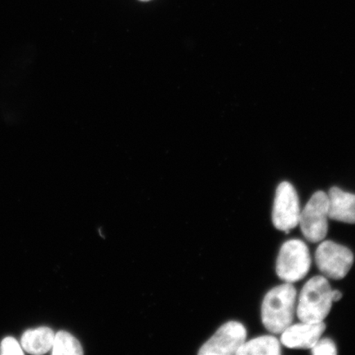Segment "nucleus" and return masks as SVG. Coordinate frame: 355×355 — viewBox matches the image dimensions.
Here are the masks:
<instances>
[{"mask_svg": "<svg viewBox=\"0 0 355 355\" xmlns=\"http://www.w3.org/2000/svg\"><path fill=\"white\" fill-rule=\"evenodd\" d=\"M297 291L291 283L270 290L261 304V321L266 329L282 334L291 325L295 313Z\"/></svg>", "mask_w": 355, "mask_h": 355, "instance_id": "f257e3e1", "label": "nucleus"}, {"mask_svg": "<svg viewBox=\"0 0 355 355\" xmlns=\"http://www.w3.org/2000/svg\"><path fill=\"white\" fill-rule=\"evenodd\" d=\"M332 288L326 277L316 276L305 284L300 292L297 316L302 322H323L332 306Z\"/></svg>", "mask_w": 355, "mask_h": 355, "instance_id": "f03ea898", "label": "nucleus"}, {"mask_svg": "<svg viewBox=\"0 0 355 355\" xmlns=\"http://www.w3.org/2000/svg\"><path fill=\"white\" fill-rule=\"evenodd\" d=\"M311 257L309 248L300 239H291L283 244L277 261V273L287 283L304 279L309 272Z\"/></svg>", "mask_w": 355, "mask_h": 355, "instance_id": "7ed1b4c3", "label": "nucleus"}, {"mask_svg": "<svg viewBox=\"0 0 355 355\" xmlns=\"http://www.w3.org/2000/svg\"><path fill=\"white\" fill-rule=\"evenodd\" d=\"M328 195L322 191H318L311 197L301 211L299 225L308 241L317 243L326 238L328 232Z\"/></svg>", "mask_w": 355, "mask_h": 355, "instance_id": "20e7f679", "label": "nucleus"}, {"mask_svg": "<svg viewBox=\"0 0 355 355\" xmlns=\"http://www.w3.org/2000/svg\"><path fill=\"white\" fill-rule=\"evenodd\" d=\"M315 261L324 276L332 279H341L352 269L354 254L348 248L327 241L318 247Z\"/></svg>", "mask_w": 355, "mask_h": 355, "instance_id": "39448f33", "label": "nucleus"}, {"mask_svg": "<svg viewBox=\"0 0 355 355\" xmlns=\"http://www.w3.org/2000/svg\"><path fill=\"white\" fill-rule=\"evenodd\" d=\"M300 206L298 193L288 182L279 184L275 196L272 222L275 227L288 234L299 225Z\"/></svg>", "mask_w": 355, "mask_h": 355, "instance_id": "423d86ee", "label": "nucleus"}, {"mask_svg": "<svg viewBox=\"0 0 355 355\" xmlns=\"http://www.w3.org/2000/svg\"><path fill=\"white\" fill-rule=\"evenodd\" d=\"M246 328L239 322H228L222 325L200 349V355L236 354L245 343Z\"/></svg>", "mask_w": 355, "mask_h": 355, "instance_id": "0eeeda50", "label": "nucleus"}, {"mask_svg": "<svg viewBox=\"0 0 355 355\" xmlns=\"http://www.w3.org/2000/svg\"><path fill=\"white\" fill-rule=\"evenodd\" d=\"M326 330V324L302 322L290 326L282 333V343L291 349H312Z\"/></svg>", "mask_w": 355, "mask_h": 355, "instance_id": "6e6552de", "label": "nucleus"}, {"mask_svg": "<svg viewBox=\"0 0 355 355\" xmlns=\"http://www.w3.org/2000/svg\"><path fill=\"white\" fill-rule=\"evenodd\" d=\"M328 218L345 223L355 224V194L346 193L337 187H332L328 193Z\"/></svg>", "mask_w": 355, "mask_h": 355, "instance_id": "1a4fd4ad", "label": "nucleus"}, {"mask_svg": "<svg viewBox=\"0 0 355 355\" xmlns=\"http://www.w3.org/2000/svg\"><path fill=\"white\" fill-rule=\"evenodd\" d=\"M55 335L51 328L44 327L26 331L21 337V348L32 354H46L52 349Z\"/></svg>", "mask_w": 355, "mask_h": 355, "instance_id": "9d476101", "label": "nucleus"}, {"mask_svg": "<svg viewBox=\"0 0 355 355\" xmlns=\"http://www.w3.org/2000/svg\"><path fill=\"white\" fill-rule=\"evenodd\" d=\"M282 354L281 345L275 336H263L257 337L244 343L238 350L236 355H279Z\"/></svg>", "mask_w": 355, "mask_h": 355, "instance_id": "9b49d317", "label": "nucleus"}, {"mask_svg": "<svg viewBox=\"0 0 355 355\" xmlns=\"http://www.w3.org/2000/svg\"><path fill=\"white\" fill-rule=\"evenodd\" d=\"M51 353L54 355H81L83 350L81 344L73 335L60 331L55 335Z\"/></svg>", "mask_w": 355, "mask_h": 355, "instance_id": "f8f14e48", "label": "nucleus"}, {"mask_svg": "<svg viewBox=\"0 0 355 355\" xmlns=\"http://www.w3.org/2000/svg\"><path fill=\"white\" fill-rule=\"evenodd\" d=\"M314 355H336L337 354L336 346L333 340L329 338L319 339L312 349Z\"/></svg>", "mask_w": 355, "mask_h": 355, "instance_id": "ddd939ff", "label": "nucleus"}, {"mask_svg": "<svg viewBox=\"0 0 355 355\" xmlns=\"http://www.w3.org/2000/svg\"><path fill=\"white\" fill-rule=\"evenodd\" d=\"M0 354L3 355L24 354L21 345L12 337H6L0 345Z\"/></svg>", "mask_w": 355, "mask_h": 355, "instance_id": "4468645a", "label": "nucleus"}, {"mask_svg": "<svg viewBox=\"0 0 355 355\" xmlns=\"http://www.w3.org/2000/svg\"><path fill=\"white\" fill-rule=\"evenodd\" d=\"M332 301L333 302H337L341 300L343 298V293H341L339 291H332Z\"/></svg>", "mask_w": 355, "mask_h": 355, "instance_id": "2eb2a0df", "label": "nucleus"}, {"mask_svg": "<svg viewBox=\"0 0 355 355\" xmlns=\"http://www.w3.org/2000/svg\"><path fill=\"white\" fill-rule=\"evenodd\" d=\"M141 1H149V0H141Z\"/></svg>", "mask_w": 355, "mask_h": 355, "instance_id": "dca6fc26", "label": "nucleus"}]
</instances>
